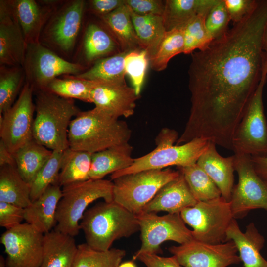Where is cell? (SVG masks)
Segmentation results:
<instances>
[{
    "mask_svg": "<svg viewBox=\"0 0 267 267\" xmlns=\"http://www.w3.org/2000/svg\"><path fill=\"white\" fill-rule=\"evenodd\" d=\"M267 0L206 48L191 53L190 115L176 144L207 139L232 150L235 130L262 77Z\"/></svg>",
    "mask_w": 267,
    "mask_h": 267,
    "instance_id": "6da1fadb",
    "label": "cell"
},
{
    "mask_svg": "<svg viewBox=\"0 0 267 267\" xmlns=\"http://www.w3.org/2000/svg\"><path fill=\"white\" fill-rule=\"evenodd\" d=\"M132 131L124 121L94 108L80 111L71 121L69 148L91 154L129 142Z\"/></svg>",
    "mask_w": 267,
    "mask_h": 267,
    "instance_id": "7a4b0ae2",
    "label": "cell"
},
{
    "mask_svg": "<svg viewBox=\"0 0 267 267\" xmlns=\"http://www.w3.org/2000/svg\"><path fill=\"white\" fill-rule=\"evenodd\" d=\"M86 243L94 249L107 251L116 240L139 231L136 215L115 202H99L87 209L80 222Z\"/></svg>",
    "mask_w": 267,
    "mask_h": 267,
    "instance_id": "3957f363",
    "label": "cell"
},
{
    "mask_svg": "<svg viewBox=\"0 0 267 267\" xmlns=\"http://www.w3.org/2000/svg\"><path fill=\"white\" fill-rule=\"evenodd\" d=\"M35 105L34 139L52 151H65L72 118L81 111L73 99L42 89L36 91Z\"/></svg>",
    "mask_w": 267,
    "mask_h": 267,
    "instance_id": "277c9868",
    "label": "cell"
},
{
    "mask_svg": "<svg viewBox=\"0 0 267 267\" xmlns=\"http://www.w3.org/2000/svg\"><path fill=\"white\" fill-rule=\"evenodd\" d=\"M113 181L104 179H89L63 187L54 229L73 237L77 235L81 229L80 221L88 206L101 198L113 201Z\"/></svg>",
    "mask_w": 267,
    "mask_h": 267,
    "instance_id": "5b68a950",
    "label": "cell"
},
{
    "mask_svg": "<svg viewBox=\"0 0 267 267\" xmlns=\"http://www.w3.org/2000/svg\"><path fill=\"white\" fill-rule=\"evenodd\" d=\"M179 175L178 170L167 168L144 170L119 177L112 180L113 201L138 214L163 186Z\"/></svg>",
    "mask_w": 267,
    "mask_h": 267,
    "instance_id": "8992f818",
    "label": "cell"
},
{
    "mask_svg": "<svg viewBox=\"0 0 267 267\" xmlns=\"http://www.w3.org/2000/svg\"><path fill=\"white\" fill-rule=\"evenodd\" d=\"M180 215L193 230L194 240L208 244L226 242V231L234 218L230 201L222 196L182 210Z\"/></svg>",
    "mask_w": 267,
    "mask_h": 267,
    "instance_id": "52a82bcc",
    "label": "cell"
},
{
    "mask_svg": "<svg viewBox=\"0 0 267 267\" xmlns=\"http://www.w3.org/2000/svg\"><path fill=\"white\" fill-rule=\"evenodd\" d=\"M267 76L263 72L261 80L235 130L232 138L234 154L254 156L267 153V123L263 103Z\"/></svg>",
    "mask_w": 267,
    "mask_h": 267,
    "instance_id": "ba28073f",
    "label": "cell"
},
{
    "mask_svg": "<svg viewBox=\"0 0 267 267\" xmlns=\"http://www.w3.org/2000/svg\"><path fill=\"white\" fill-rule=\"evenodd\" d=\"M22 67L26 82L34 91L45 89L59 76H76L85 70L81 64L64 59L40 42L27 44Z\"/></svg>",
    "mask_w": 267,
    "mask_h": 267,
    "instance_id": "9c48e42d",
    "label": "cell"
},
{
    "mask_svg": "<svg viewBox=\"0 0 267 267\" xmlns=\"http://www.w3.org/2000/svg\"><path fill=\"white\" fill-rule=\"evenodd\" d=\"M136 215L141 245L134 256L142 253L159 254L162 253L161 246L165 241L181 245L193 239L192 231L186 226L180 213L159 216L142 211Z\"/></svg>",
    "mask_w": 267,
    "mask_h": 267,
    "instance_id": "30bf717a",
    "label": "cell"
},
{
    "mask_svg": "<svg viewBox=\"0 0 267 267\" xmlns=\"http://www.w3.org/2000/svg\"><path fill=\"white\" fill-rule=\"evenodd\" d=\"M210 142L207 139L198 138L180 145L156 146L148 154L134 158L133 164L129 167L112 174L110 178L113 180L122 176L142 171L194 164L207 149Z\"/></svg>",
    "mask_w": 267,
    "mask_h": 267,
    "instance_id": "8fae6325",
    "label": "cell"
},
{
    "mask_svg": "<svg viewBox=\"0 0 267 267\" xmlns=\"http://www.w3.org/2000/svg\"><path fill=\"white\" fill-rule=\"evenodd\" d=\"M234 156L238 182L234 186L229 201L234 218H243L254 209L267 211V181L256 173L250 155L235 153Z\"/></svg>",
    "mask_w": 267,
    "mask_h": 267,
    "instance_id": "7c38bea8",
    "label": "cell"
},
{
    "mask_svg": "<svg viewBox=\"0 0 267 267\" xmlns=\"http://www.w3.org/2000/svg\"><path fill=\"white\" fill-rule=\"evenodd\" d=\"M33 88L25 83L14 104L0 114V137L12 154L34 139Z\"/></svg>",
    "mask_w": 267,
    "mask_h": 267,
    "instance_id": "4fadbf2b",
    "label": "cell"
},
{
    "mask_svg": "<svg viewBox=\"0 0 267 267\" xmlns=\"http://www.w3.org/2000/svg\"><path fill=\"white\" fill-rule=\"evenodd\" d=\"M85 8L83 0L63 2L53 13L42 31L41 37L44 42L64 54L71 52L81 29Z\"/></svg>",
    "mask_w": 267,
    "mask_h": 267,
    "instance_id": "5bb4252c",
    "label": "cell"
},
{
    "mask_svg": "<svg viewBox=\"0 0 267 267\" xmlns=\"http://www.w3.org/2000/svg\"><path fill=\"white\" fill-rule=\"evenodd\" d=\"M44 234L25 222L1 235L6 254V267H39L43 255Z\"/></svg>",
    "mask_w": 267,
    "mask_h": 267,
    "instance_id": "9a60e30c",
    "label": "cell"
},
{
    "mask_svg": "<svg viewBox=\"0 0 267 267\" xmlns=\"http://www.w3.org/2000/svg\"><path fill=\"white\" fill-rule=\"evenodd\" d=\"M168 250L183 267H227L241 262L231 240L212 244L192 239Z\"/></svg>",
    "mask_w": 267,
    "mask_h": 267,
    "instance_id": "2e32d148",
    "label": "cell"
},
{
    "mask_svg": "<svg viewBox=\"0 0 267 267\" xmlns=\"http://www.w3.org/2000/svg\"><path fill=\"white\" fill-rule=\"evenodd\" d=\"M27 44L40 42L42 31L55 10L58 0H8Z\"/></svg>",
    "mask_w": 267,
    "mask_h": 267,
    "instance_id": "e0dca14e",
    "label": "cell"
},
{
    "mask_svg": "<svg viewBox=\"0 0 267 267\" xmlns=\"http://www.w3.org/2000/svg\"><path fill=\"white\" fill-rule=\"evenodd\" d=\"M139 96L134 88L126 83L95 82L91 93L95 107L116 119L132 116Z\"/></svg>",
    "mask_w": 267,
    "mask_h": 267,
    "instance_id": "ac0fdd59",
    "label": "cell"
},
{
    "mask_svg": "<svg viewBox=\"0 0 267 267\" xmlns=\"http://www.w3.org/2000/svg\"><path fill=\"white\" fill-rule=\"evenodd\" d=\"M27 44L8 0L0 1V66H22Z\"/></svg>",
    "mask_w": 267,
    "mask_h": 267,
    "instance_id": "d6986e66",
    "label": "cell"
},
{
    "mask_svg": "<svg viewBox=\"0 0 267 267\" xmlns=\"http://www.w3.org/2000/svg\"><path fill=\"white\" fill-rule=\"evenodd\" d=\"M198 201L192 194L182 174L163 186L142 211L157 213H180L183 209L194 206Z\"/></svg>",
    "mask_w": 267,
    "mask_h": 267,
    "instance_id": "ffe728a7",
    "label": "cell"
},
{
    "mask_svg": "<svg viewBox=\"0 0 267 267\" xmlns=\"http://www.w3.org/2000/svg\"><path fill=\"white\" fill-rule=\"evenodd\" d=\"M216 144L210 141L196 163L207 174L220 190L222 196L229 201L234 187L235 156L223 157L217 152Z\"/></svg>",
    "mask_w": 267,
    "mask_h": 267,
    "instance_id": "44dd1931",
    "label": "cell"
},
{
    "mask_svg": "<svg viewBox=\"0 0 267 267\" xmlns=\"http://www.w3.org/2000/svg\"><path fill=\"white\" fill-rule=\"evenodd\" d=\"M229 240L236 245L244 267H267V261L260 253L265 239L253 222L249 224L243 232L233 219L226 231V241Z\"/></svg>",
    "mask_w": 267,
    "mask_h": 267,
    "instance_id": "7402d4cb",
    "label": "cell"
},
{
    "mask_svg": "<svg viewBox=\"0 0 267 267\" xmlns=\"http://www.w3.org/2000/svg\"><path fill=\"white\" fill-rule=\"evenodd\" d=\"M62 196L58 184L50 185L36 200L25 209V221L45 234L55 228L57 206Z\"/></svg>",
    "mask_w": 267,
    "mask_h": 267,
    "instance_id": "603a6c76",
    "label": "cell"
},
{
    "mask_svg": "<svg viewBox=\"0 0 267 267\" xmlns=\"http://www.w3.org/2000/svg\"><path fill=\"white\" fill-rule=\"evenodd\" d=\"M74 237L54 229L44 234L39 267H72L77 251Z\"/></svg>",
    "mask_w": 267,
    "mask_h": 267,
    "instance_id": "cb8c5ba5",
    "label": "cell"
},
{
    "mask_svg": "<svg viewBox=\"0 0 267 267\" xmlns=\"http://www.w3.org/2000/svg\"><path fill=\"white\" fill-rule=\"evenodd\" d=\"M133 147L129 142L118 144L92 155L89 178L101 179L106 175L131 166L134 158Z\"/></svg>",
    "mask_w": 267,
    "mask_h": 267,
    "instance_id": "d4e9b609",
    "label": "cell"
},
{
    "mask_svg": "<svg viewBox=\"0 0 267 267\" xmlns=\"http://www.w3.org/2000/svg\"><path fill=\"white\" fill-rule=\"evenodd\" d=\"M218 0H167L162 15L166 31L183 28L197 16L208 13Z\"/></svg>",
    "mask_w": 267,
    "mask_h": 267,
    "instance_id": "484cf974",
    "label": "cell"
},
{
    "mask_svg": "<svg viewBox=\"0 0 267 267\" xmlns=\"http://www.w3.org/2000/svg\"><path fill=\"white\" fill-rule=\"evenodd\" d=\"M129 10L140 47L147 51L150 59L156 52L166 32L163 17L140 16Z\"/></svg>",
    "mask_w": 267,
    "mask_h": 267,
    "instance_id": "4316f807",
    "label": "cell"
},
{
    "mask_svg": "<svg viewBox=\"0 0 267 267\" xmlns=\"http://www.w3.org/2000/svg\"><path fill=\"white\" fill-rule=\"evenodd\" d=\"M0 201L25 208L30 205V185L21 176L16 166L0 167Z\"/></svg>",
    "mask_w": 267,
    "mask_h": 267,
    "instance_id": "83f0119b",
    "label": "cell"
},
{
    "mask_svg": "<svg viewBox=\"0 0 267 267\" xmlns=\"http://www.w3.org/2000/svg\"><path fill=\"white\" fill-rule=\"evenodd\" d=\"M52 152L33 139L13 154L17 171L30 185Z\"/></svg>",
    "mask_w": 267,
    "mask_h": 267,
    "instance_id": "f1b7e54d",
    "label": "cell"
},
{
    "mask_svg": "<svg viewBox=\"0 0 267 267\" xmlns=\"http://www.w3.org/2000/svg\"><path fill=\"white\" fill-rule=\"evenodd\" d=\"M92 155L70 148L64 151L58 184L63 187L89 179Z\"/></svg>",
    "mask_w": 267,
    "mask_h": 267,
    "instance_id": "f546056e",
    "label": "cell"
},
{
    "mask_svg": "<svg viewBox=\"0 0 267 267\" xmlns=\"http://www.w3.org/2000/svg\"><path fill=\"white\" fill-rule=\"evenodd\" d=\"M128 52L123 51L102 58L96 61L89 69L75 76L96 82L125 84L124 60Z\"/></svg>",
    "mask_w": 267,
    "mask_h": 267,
    "instance_id": "4dcf8cb0",
    "label": "cell"
},
{
    "mask_svg": "<svg viewBox=\"0 0 267 267\" xmlns=\"http://www.w3.org/2000/svg\"><path fill=\"white\" fill-rule=\"evenodd\" d=\"M119 41L124 51L140 47L129 7L125 4L100 17Z\"/></svg>",
    "mask_w": 267,
    "mask_h": 267,
    "instance_id": "1f68e13d",
    "label": "cell"
},
{
    "mask_svg": "<svg viewBox=\"0 0 267 267\" xmlns=\"http://www.w3.org/2000/svg\"><path fill=\"white\" fill-rule=\"evenodd\" d=\"M178 168L198 202L207 201L222 196L217 185L197 163Z\"/></svg>",
    "mask_w": 267,
    "mask_h": 267,
    "instance_id": "d6a6232c",
    "label": "cell"
},
{
    "mask_svg": "<svg viewBox=\"0 0 267 267\" xmlns=\"http://www.w3.org/2000/svg\"><path fill=\"white\" fill-rule=\"evenodd\" d=\"M126 254L123 249L99 251L86 243H82L77 246L72 267H118Z\"/></svg>",
    "mask_w": 267,
    "mask_h": 267,
    "instance_id": "836d02e7",
    "label": "cell"
},
{
    "mask_svg": "<svg viewBox=\"0 0 267 267\" xmlns=\"http://www.w3.org/2000/svg\"><path fill=\"white\" fill-rule=\"evenodd\" d=\"M115 47L114 41L104 29L95 23L88 25L83 43V55L87 61L101 59L112 52Z\"/></svg>",
    "mask_w": 267,
    "mask_h": 267,
    "instance_id": "e575fe53",
    "label": "cell"
},
{
    "mask_svg": "<svg viewBox=\"0 0 267 267\" xmlns=\"http://www.w3.org/2000/svg\"><path fill=\"white\" fill-rule=\"evenodd\" d=\"M25 83L22 66H0V114L14 104Z\"/></svg>",
    "mask_w": 267,
    "mask_h": 267,
    "instance_id": "d590c367",
    "label": "cell"
},
{
    "mask_svg": "<svg viewBox=\"0 0 267 267\" xmlns=\"http://www.w3.org/2000/svg\"><path fill=\"white\" fill-rule=\"evenodd\" d=\"M95 84L74 75H64L53 80L45 89L64 98L92 103L91 93Z\"/></svg>",
    "mask_w": 267,
    "mask_h": 267,
    "instance_id": "8d00e7d4",
    "label": "cell"
},
{
    "mask_svg": "<svg viewBox=\"0 0 267 267\" xmlns=\"http://www.w3.org/2000/svg\"><path fill=\"white\" fill-rule=\"evenodd\" d=\"M183 28L166 31L156 52L149 59L151 68L156 71L165 69L170 59L183 53Z\"/></svg>",
    "mask_w": 267,
    "mask_h": 267,
    "instance_id": "74e56055",
    "label": "cell"
},
{
    "mask_svg": "<svg viewBox=\"0 0 267 267\" xmlns=\"http://www.w3.org/2000/svg\"><path fill=\"white\" fill-rule=\"evenodd\" d=\"M64 151L54 150L30 185V198L36 200L51 185L58 184Z\"/></svg>",
    "mask_w": 267,
    "mask_h": 267,
    "instance_id": "f35d334b",
    "label": "cell"
},
{
    "mask_svg": "<svg viewBox=\"0 0 267 267\" xmlns=\"http://www.w3.org/2000/svg\"><path fill=\"white\" fill-rule=\"evenodd\" d=\"M207 14V13L197 16L183 28V53L191 54L196 49L202 50L213 41L205 26V21Z\"/></svg>",
    "mask_w": 267,
    "mask_h": 267,
    "instance_id": "ab89813d",
    "label": "cell"
},
{
    "mask_svg": "<svg viewBox=\"0 0 267 267\" xmlns=\"http://www.w3.org/2000/svg\"><path fill=\"white\" fill-rule=\"evenodd\" d=\"M147 52L145 50L128 52L124 60L126 74L132 81L136 94L140 95L146 70L149 63Z\"/></svg>",
    "mask_w": 267,
    "mask_h": 267,
    "instance_id": "60d3db41",
    "label": "cell"
},
{
    "mask_svg": "<svg viewBox=\"0 0 267 267\" xmlns=\"http://www.w3.org/2000/svg\"><path fill=\"white\" fill-rule=\"evenodd\" d=\"M230 21L224 0H218L209 11L205 21L207 30L213 40L227 33Z\"/></svg>",
    "mask_w": 267,
    "mask_h": 267,
    "instance_id": "b9f144b4",
    "label": "cell"
},
{
    "mask_svg": "<svg viewBox=\"0 0 267 267\" xmlns=\"http://www.w3.org/2000/svg\"><path fill=\"white\" fill-rule=\"evenodd\" d=\"M25 220V209L15 205L0 201V226L6 230L22 223Z\"/></svg>",
    "mask_w": 267,
    "mask_h": 267,
    "instance_id": "7bdbcfd3",
    "label": "cell"
},
{
    "mask_svg": "<svg viewBox=\"0 0 267 267\" xmlns=\"http://www.w3.org/2000/svg\"><path fill=\"white\" fill-rule=\"evenodd\" d=\"M230 21L237 24L248 16L256 8L258 0H224Z\"/></svg>",
    "mask_w": 267,
    "mask_h": 267,
    "instance_id": "ee69618b",
    "label": "cell"
},
{
    "mask_svg": "<svg viewBox=\"0 0 267 267\" xmlns=\"http://www.w3.org/2000/svg\"><path fill=\"white\" fill-rule=\"evenodd\" d=\"M126 5L140 16L163 14L165 2L160 0H125Z\"/></svg>",
    "mask_w": 267,
    "mask_h": 267,
    "instance_id": "f6af8a7d",
    "label": "cell"
},
{
    "mask_svg": "<svg viewBox=\"0 0 267 267\" xmlns=\"http://www.w3.org/2000/svg\"><path fill=\"white\" fill-rule=\"evenodd\" d=\"M133 259L140 261L146 267H183L173 255L162 257L156 254L142 253L133 256Z\"/></svg>",
    "mask_w": 267,
    "mask_h": 267,
    "instance_id": "bcb514c9",
    "label": "cell"
},
{
    "mask_svg": "<svg viewBox=\"0 0 267 267\" xmlns=\"http://www.w3.org/2000/svg\"><path fill=\"white\" fill-rule=\"evenodd\" d=\"M89 3L90 10L101 17L125 4V0H91Z\"/></svg>",
    "mask_w": 267,
    "mask_h": 267,
    "instance_id": "7dc6e473",
    "label": "cell"
},
{
    "mask_svg": "<svg viewBox=\"0 0 267 267\" xmlns=\"http://www.w3.org/2000/svg\"><path fill=\"white\" fill-rule=\"evenodd\" d=\"M178 133L173 129H162L155 139L156 146L174 144L178 139Z\"/></svg>",
    "mask_w": 267,
    "mask_h": 267,
    "instance_id": "c3c4849f",
    "label": "cell"
},
{
    "mask_svg": "<svg viewBox=\"0 0 267 267\" xmlns=\"http://www.w3.org/2000/svg\"><path fill=\"white\" fill-rule=\"evenodd\" d=\"M251 156V160L257 174L267 181V153L262 155Z\"/></svg>",
    "mask_w": 267,
    "mask_h": 267,
    "instance_id": "681fc988",
    "label": "cell"
},
{
    "mask_svg": "<svg viewBox=\"0 0 267 267\" xmlns=\"http://www.w3.org/2000/svg\"><path fill=\"white\" fill-rule=\"evenodd\" d=\"M5 165L15 166V162L13 154L11 153L3 141L0 140V167Z\"/></svg>",
    "mask_w": 267,
    "mask_h": 267,
    "instance_id": "f907efd6",
    "label": "cell"
},
{
    "mask_svg": "<svg viewBox=\"0 0 267 267\" xmlns=\"http://www.w3.org/2000/svg\"><path fill=\"white\" fill-rule=\"evenodd\" d=\"M262 43L263 52L265 60H267V21L263 32Z\"/></svg>",
    "mask_w": 267,
    "mask_h": 267,
    "instance_id": "816d5d0a",
    "label": "cell"
},
{
    "mask_svg": "<svg viewBox=\"0 0 267 267\" xmlns=\"http://www.w3.org/2000/svg\"><path fill=\"white\" fill-rule=\"evenodd\" d=\"M118 267H136V266L133 261H127L121 263Z\"/></svg>",
    "mask_w": 267,
    "mask_h": 267,
    "instance_id": "f5cc1de1",
    "label": "cell"
},
{
    "mask_svg": "<svg viewBox=\"0 0 267 267\" xmlns=\"http://www.w3.org/2000/svg\"><path fill=\"white\" fill-rule=\"evenodd\" d=\"M0 267H6L5 258L2 255L0 256Z\"/></svg>",
    "mask_w": 267,
    "mask_h": 267,
    "instance_id": "db71d44e",
    "label": "cell"
},
{
    "mask_svg": "<svg viewBox=\"0 0 267 267\" xmlns=\"http://www.w3.org/2000/svg\"><path fill=\"white\" fill-rule=\"evenodd\" d=\"M263 72H265L267 75V60H265L264 62Z\"/></svg>",
    "mask_w": 267,
    "mask_h": 267,
    "instance_id": "11a10c76",
    "label": "cell"
}]
</instances>
